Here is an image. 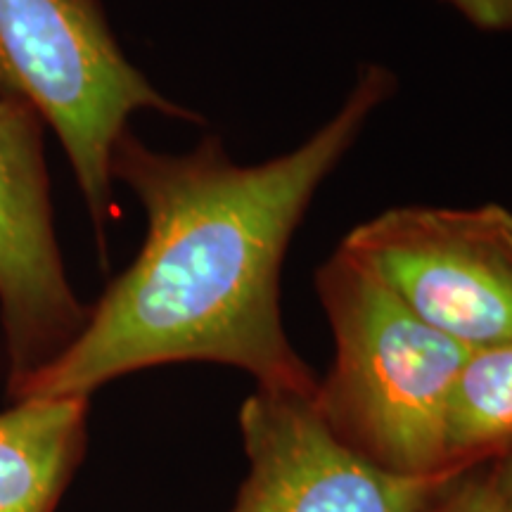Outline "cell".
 I'll use <instances>...</instances> for the list:
<instances>
[{
	"label": "cell",
	"mask_w": 512,
	"mask_h": 512,
	"mask_svg": "<svg viewBox=\"0 0 512 512\" xmlns=\"http://www.w3.org/2000/svg\"><path fill=\"white\" fill-rule=\"evenodd\" d=\"M396 88L392 69L366 64L318 131L259 164L235 162L216 136L166 155L126 131L112 178L143 204V247L74 342L10 399H91L117 377L192 361L245 370L261 389L316 394L318 375L283 325L280 275L320 185Z\"/></svg>",
	"instance_id": "obj_1"
},
{
	"label": "cell",
	"mask_w": 512,
	"mask_h": 512,
	"mask_svg": "<svg viewBox=\"0 0 512 512\" xmlns=\"http://www.w3.org/2000/svg\"><path fill=\"white\" fill-rule=\"evenodd\" d=\"M335 361L313 401L344 444L396 475L448 472L446 401L472 347L403 306L366 266L337 249L316 271Z\"/></svg>",
	"instance_id": "obj_2"
},
{
	"label": "cell",
	"mask_w": 512,
	"mask_h": 512,
	"mask_svg": "<svg viewBox=\"0 0 512 512\" xmlns=\"http://www.w3.org/2000/svg\"><path fill=\"white\" fill-rule=\"evenodd\" d=\"M0 100L29 107L60 138L105 254L112 157L136 112L200 121L147 81L98 0H0Z\"/></svg>",
	"instance_id": "obj_3"
},
{
	"label": "cell",
	"mask_w": 512,
	"mask_h": 512,
	"mask_svg": "<svg viewBox=\"0 0 512 512\" xmlns=\"http://www.w3.org/2000/svg\"><path fill=\"white\" fill-rule=\"evenodd\" d=\"M339 249L430 328L472 349L512 342V211L501 204L394 207Z\"/></svg>",
	"instance_id": "obj_4"
},
{
	"label": "cell",
	"mask_w": 512,
	"mask_h": 512,
	"mask_svg": "<svg viewBox=\"0 0 512 512\" xmlns=\"http://www.w3.org/2000/svg\"><path fill=\"white\" fill-rule=\"evenodd\" d=\"M313 396L261 387L247 396L240 434L249 472L230 512H432L458 475L384 470L325 425Z\"/></svg>",
	"instance_id": "obj_5"
},
{
	"label": "cell",
	"mask_w": 512,
	"mask_h": 512,
	"mask_svg": "<svg viewBox=\"0 0 512 512\" xmlns=\"http://www.w3.org/2000/svg\"><path fill=\"white\" fill-rule=\"evenodd\" d=\"M69 285L50 209L43 121L0 100V325L8 394L62 354L88 320Z\"/></svg>",
	"instance_id": "obj_6"
},
{
	"label": "cell",
	"mask_w": 512,
	"mask_h": 512,
	"mask_svg": "<svg viewBox=\"0 0 512 512\" xmlns=\"http://www.w3.org/2000/svg\"><path fill=\"white\" fill-rule=\"evenodd\" d=\"M88 396H34L0 413V512H55L83 463Z\"/></svg>",
	"instance_id": "obj_7"
},
{
	"label": "cell",
	"mask_w": 512,
	"mask_h": 512,
	"mask_svg": "<svg viewBox=\"0 0 512 512\" xmlns=\"http://www.w3.org/2000/svg\"><path fill=\"white\" fill-rule=\"evenodd\" d=\"M512 451V342L472 349L446 401L448 472L489 465Z\"/></svg>",
	"instance_id": "obj_8"
},
{
	"label": "cell",
	"mask_w": 512,
	"mask_h": 512,
	"mask_svg": "<svg viewBox=\"0 0 512 512\" xmlns=\"http://www.w3.org/2000/svg\"><path fill=\"white\" fill-rule=\"evenodd\" d=\"M432 512H512L486 475V465L472 467L448 484Z\"/></svg>",
	"instance_id": "obj_9"
},
{
	"label": "cell",
	"mask_w": 512,
	"mask_h": 512,
	"mask_svg": "<svg viewBox=\"0 0 512 512\" xmlns=\"http://www.w3.org/2000/svg\"><path fill=\"white\" fill-rule=\"evenodd\" d=\"M472 27L491 34H512V0H441Z\"/></svg>",
	"instance_id": "obj_10"
},
{
	"label": "cell",
	"mask_w": 512,
	"mask_h": 512,
	"mask_svg": "<svg viewBox=\"0 0 512 512\" xmlns=\"http://www.w3.org/2000/svg\"><path fill=\"white\" fill-rule=\"evenodd\" d=\"M486 475H489V482L496 489V494L501 496L503 503L512 510V451L508 456L486 465Z\"/></svg>",
	"instance_id": "obj_11"
}]
</instances>
